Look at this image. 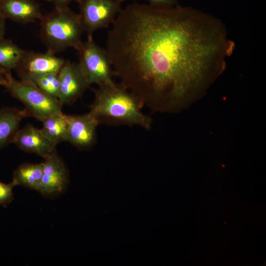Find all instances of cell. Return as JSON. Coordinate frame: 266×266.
<instances>
[{"mask_svg": "<svg viewBox=\"0 0 266 266\" xmlns=\"http://www.w3.org/2000/svg\"><path fill=\"white\" fill-rule=\"evenodd\" d=\"M43 166V163L21 164L14 171L12 181L16 186L37 190L42 178Z\"/></svg>", "mask_w": 266, "mask_h": 266, "instance_id": "9a60e30c", "label": "cell"}, {"mask_svg": "<svg viewBox=\"0 0 266 266\" xmlns=\"http://www.w3.org/2000/svg\"><path fill=\"white\" fill-rule=\"evenodd\" d=\"M0 14L5 20L21 24L40 20L43 16L35 0H0Z\"/></svg>", "mask_w": 266, "mask_h": 266, "instance_id": "7c38bea8", "label": "cell"}, {"mask_svg": "<svg viewBox=\"0 0 266 266\" xmlns=\"http://www.w3.org/2000/svg\"><path fill=\"white\" fill-rule=\"evenodd\" d=\"M77 51L78 64L90 85L96 84L102 86L115 83L112 79L113 68L106 50L94 41L93 35H88L87 40L82 41Z\"/></svg>", "mask_w": 266, "mask_h": 266, "instance_id": "5b68a950", "label": "cell"}, {"mask_svg": "<svg viewBox=\"0 0 266 266\" xmlns=\"http://www.w3.org/2000/svg\"><path fill=\"white\" fill-rule=\"evenodd\" d=\"M24 50L10 39H0V68L7 71L15 69Z\"/></svg>", "mask_w": 266, "mask_h": 266, "instance_id": "2e32d148", "label": "cell"}, {"mask_svg": "<svg viewBox=\"0 0 266 266\" xmlns=\"http://www.w3.org/2000/svg\"><path fill=\"white\" fill-rule=\"evenodd\" d=\"M122 2L126 0H120ZM149 4L160 7H170L178 5L177 0H146Z\"/></svg>", "mask_w": 266, "mask_h": 266, "instance_id": "d6986e66", "label": "cell"}, {"mask_svg": "<svg viewBox=\"0 0 266 266\" xmlns=\"http://www.w3.org/2000/svg\"><path fill=\"white\" fill-rule=\"evenodd\" d=\"M40 20V37L47 51L54 54L67 48L77 50L85 32L79 14L68 7H55Z\"/></svg>", "mask_w": 266, "mask_h": 266, "instance_id": "3957f363", "label": "cell"}, {"mask_svg": "<svg viewBox=\"0 0 266 266\" xmlns=\"http://www.w3.org/2000/svg\"><path fill=\"white\" fill-rule=\"evenodd\" d=\"M26 81L33 83L51 97L58 99L60 87L58 73L36 76Z\"/></svg>", "mask_w": 266, "mask_h": 266, "instance_id": "e0dca14e", "label": "cell"}, {"mask_svg": "<svg viewBox=\"0 0 266 266\" xmlns=\"http://www.w3.org/2000/svg\"><path fill=\"white\" fill-rule=\"evenodd\" d=\"M44 160L42 178L37 191L46 196L60 195L68 184V169L56 149Z\"/></svg>", "mask_w": 266, "mask_h": 266, "instance_id": "ba28073f", "label": "cell"}, {"mask_svg": "<svg viewBox=\"0 0 266 266\" xmlns=\"http://www.w3.org/2000/svg\"><path fill=\"white\" fill-rule=\"evenodd\" d=\"M5 88L12 97L23 104L27 117H33L42 122L51 116L63 113V105L58 99L47 95L30 82L15 79L11 72L8 74Z\"/></svg>", "mask_w": 266, "mask_h": 266, "instance_id": "277c9868", "label": "cell"}, {"mask_svg": "<svg viewBox=\"0 0 266 266\" xmlns=\"http://www.w3.org/2000/svg\"><path fill=\"white\" fill-rule=\"evenodd\" d=\"M73 1H76L77 0H51L55 7L57 8L68 7V5Z\"/></svg>", "mask_w": 266, "mask_h": 266, "instance_id": "ffe728a7", "label": "cell"}, {"mask_svg": "<svg viewBox=\"0 0 266 266\" xmlns=\"http://www.w3.org/2000/svg\"><path fill=\"white\" fill-rule=\"evenodd\" d=\"M5 32V19L0 14V39L3 38Z\"/></svg>", "mask_w": 266, "mask_h": 266, "instance_id": "7402d4cb", "label": "cell"}, {"mask_svg": "<svg viewBox=\"0 0 266 266\" xmlns=\"http://www.w3.org/2000/svg\"><path fill=\"white\" fill-rule=\"evenodd\" d=\"M40 129L43 135L55 146L67 141V121L66 115L63 113L51 116L42 122Z\"/></svg>", "mask_w": 266, "mask_h": 266, "instance_id": "5bb4252c", "label": "cell"}, {"mask_svg": "<svg viewBox=\"0 0 266 266\" xmlns=\"http://www.w3.org/2000/svg\"><path fill=\"white\" fill-rule=\"evenodd\" d=\"M58 100L62 105L73 103L90 86L78 64L69 61H65L58 72Z\"/></svg>", "mask_w": 266, "mask_h": 266, "instance_id": "9c48e42d", "label": "cell"}, {"mask_svg": "<svg viewBox=\"0 0 266 266\" xmlns=\"http://www.w3.org/2000/svg\"><path fill=\"white\" fill-rule=\"evenodd\" d=\"M47 0L51 1V0Z\"/></svg>", "mask_w": 266, "mask_h": 266, "instance_id": "603a6c76", "label": "cell"}, {"mask_svg": "<svg viewBox=\"0 0 266 266\" xmlns=\"http://www.w3.org/2000/svg\"><path fill=\"white\" fill-rule=\"evenodd\" d=\"M79 14L88 35L112 25L122 10L120 0H77Z\"/></svg>", "mask_w": 266, "mask_h": 266, "instance_id": "8992f818", "label": "cell"}, {"mask_svg": "<svg viewBox=\"0 0 266 266\" xmlns=\"http://www.w3.org/2000/svg\"><path fill=\"white\" fill-rule=\"evenodd\" d=\"M65 61L48 51L39 53L24 50L15 69L21 80L28 81L40 75L58 73Z\"/></svg>", "mask_w": 266, "mask_h": 266, "instance_id": "52a82bcc", "label": "cell"}, {"mask_svg": "<svg viewBox=\"0 0 266 266\" xmlns=\"http://www.w3.org/2000/svg\"><path fill=\"white\" fill-rule=\"evenodd\" d=\"M90 112L101 123L151 128V118L141 111L144 106L134 94L115 83L99 86Z\"/></svg>", "mask_w": 266, "mask_h": 266, "instance_id": "7a4b0ae2", "label": "cell"}, {"mask_svg": "<svg viewBox=\"0 0 266 266\" xmlns=\"http://www.w3.org/2000/svg\"><path fill=\"white\" fill-rule=\"evenodd\" d=\"M9 72L0 68V86L5 87L7 83L8 74Z\"/></svg>", "mask_w": 266, "mask_h": 266, "instance_id": "44dd1931", "label": "cell"}, {"mask_svg": "<svg viewBox=\"0 0 266 266\" xmlns=\"http://www.w3.org/2000/svg\"><path fill=\"white\" fill-rule=\"evenodd\" d=\"M12 143L25 152L35 154L43 159L54 151L56 147L43 135L40 129L31 124L18 129Z\"/></svg>", "mask_w": 266, "mask_h": 266, "instance_id": "8fae6325", "label": "cell"}, {"mask_svg": "<svg viewBox=\"0 0 266 266\" xmlns=\"http://www.w3.org/2000/svg\"><path fill=\"white\" fill-rule=\"evenodd\" d=\"M67 141L83 149L91 147L96 139V131L100 124L98 120L90 111L79 115H66Z\"/></svg>", "mask_w": 266, "mask_h": 266, "instance_id": "30bf717a", "label": "cell"}, {"mask_svg": "<svg viewBox=\"0 0 266 266\" xmlns=\"http://www.w3.org/2000/svg\"><path fill=\"white\" fill-rule=\"evenodd\" d=\"M16 186L13 181L8 184L0 181V205L6 207L14 200L13 188Z\"/></svg>", "mask_w": 266, "mask_h": 266, "instance_id": "ac0fdd59", "label": "cell"}, {"mask_svg": "<svg viewBox=\"0 0 266 266\" xmlns=\"http://www.w3.org/2000/svg\"><path fill=\"white\" fill-rule=\"evenodd\" d=\"M25 117L23 109L13 107L0 109V149L12 143L21 122Z\"/></svg>", "mask_w": 266, "mask_h": 266, "instance_id": "4fadbf2b", "label": "cell"}, {"mask_svg": "<svg viewBox=\"0 0 266 266\" xmlns=\"http://www.w3.org/2000/svg\"><path fill=\"white\" fill-rule=\"evenodd\" d=\"M234 47L211 15L134 2L112 23L105 50L120 84L152 111L176 113L205 94Z\"/></svg>", "mask_w": 266, "mask_h": 266, "instance_id": "6da1fadb", "label": "cell"}]
</instances>
